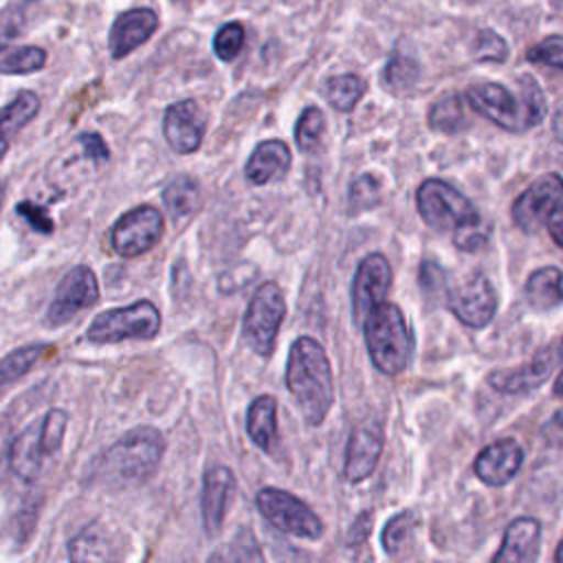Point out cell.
Listing matches in <instances>:
<instances>
[{
    "mask_svg": "<svg viewBox=\"0 0 563 563\" xmlns=\"http://www.w3.org/2000/svg\"><path fill=\"white\" fill-rule=\"evenodd\" d=\"M286 387L308 424H321L334 402L330 358L319 341L299 336L288 352Z\"/></svg>",
    "mask_w": 563,
    "mask_h": 563,
    "instance_id": "1",
    "label": "cell"
},
{
    "mask_svg": "<svg viewBox=\"0 0 563 563\" xmlns=\"http://www.w3.org/2000/svg\"><path fill=\"white\" fill-rule=\"evenodd\" d=\"M163 453L165 440L156 427H134L99 455L90 475L92 479L114 488L136 486L154 475Z\"/></svg>",
    "mask_w": 563,
    "mask_h": 563,
    "instance_id": "2",
    "label": "cell"
},
{
    "mask_svg": "<svg viewBox=\"0 0 563 563\" xmlns=\"http://www.w3.org/2000/svg\"><path fill=\"white\" fill-rule=\"evenodd\" d=\"M466 101L477 114L510 132L539 125L548 112L545 95L532 75L519 77V95H512L501 84L486 81L468 86Z\"/></svg>",
    "mask_w": 563,
    "mask_h": 563,
    "instance_id": "3",
    "label": "cell"
},
{
    "mask_svg": "<svg viewBox=\"0 0 563 563\" xmlns=\"http://www.w3.org/2000/svg\"><path fill=\"white\" fill-rule=\"evenodd\" d=\"M363 334L374 367L387 376L400 374L411 356V334L402 310L396 303L380 301L363 319Z\"/></svg>",
    "mask_w": 563,
    "mask_h": 563,
    "instance_id": "4",
    "label": "cell"
},
{
    "mask_svg": "<svg viewBox=\"0 0 563 563\" xmlns=\"http://www.w3.org/2000/svg\"><path fill=\"white\" fill-rule=\"evenodd\" d=\"M515 224L534 233L545 227L556 246H563V183L559 174H545L534 180L512 205Z\"/></svg>",
    "mask_w": 563,
    "mask_h": 563,
    "instance_id": "5",
    "label": "cell"
},
{
    "mask_svg": "<svg viewBox=\"0 0 563 563\" xmlns=\"http://www.w3.org/2000/svg\"><path fill=\"white\" fill-rule=\"evenodd\" d=\"M416 205L420 218L435 231L455 233L460 229L482 222V216L475 209V205L453 185L440 178H429L418 187Z\"/></svg>",
    "mask_w": 563,
    "mask_h": 563,
    "instance_id": "6",
    "label": "cell"
},
{
    "mask_svg": "<svg viewBox=\"0 0 563 563\" xmlns=\"http://www.w3.org/2000/svg\"><path fill=\"white\" fill-rule=\"evenodd\" d=\"M158 330V308L147 299H139L130 306L99 312L88 325L86 339L92 343H119L130 339H154Z\"/></svg>",
    "mask_w": 563,
    "mask_h": 563,
    "instance_id": "7",
    "label": "cell"
},
{
    "mask_svg": "<svg viewBox=\"0 0 563 563\" xmlns=\"http://www.w3.org/2000/svg\"><path fill=\"white\" fill-rule=\"evenodd\" d=\"M284 317H286V301H284L282 288L275 282H264L255 290L244 312L242 334L246 345L260 356H271L275 350L277 332Z\"/></svg>",
    "mask_w": 563,
    "mask_h": 563,
    "instance_id": "8",
    "label": "cell"
},
{
    "mask_svg": "<svg viewBox=\"0 0 563 563\" xmlns=\"http://www.w3.org/2000/svg\"><path fill=\"white\" fill-rule=\"evenodd\" d=\"M257 510L262 517L277 530L299 537V539H319L323 534V521L288 490L266 486L255 497Z\"/></svg>",
    "mask_w": 563,
    "mask_h": 563,
    "instance_id": "9",
    "label": "cell"
},
{
    "mask_svg": "<svg viewBox=\"0 0 563 563\" xmlns=\"http://www.w3.org/2000/svg\"><path fill=\"white\" fill-rule=\"evenodd\" d=\"M163 213L152 205H141L123 213L112 231L110 242L112 249L123 257H136L147 253L163 235Z\"/></svg>",
    "mask_w": 563,
    "mask_h": 563,
    "instance_id": "10",
    "label": "cell"
},
{
    "mask_svg": "<svg viewBox=\"0 0 563 563\" xmlns=\"http://www.w3.org/2000/svg\"><path fill=\"white\" fill-rule=\"evenodd\" d=\"M99 299V284L86 264H79L70 268L62 282L55 288L53 301L46 310V323L48 325H64L68 323L77 312L90 308Z\"/></svg>",
    "mask_w": 563,
    "mask_h": 563,
    "instance_id": "11",
    "label": "cell"
},
{
    "mask_svg": "<svg viewBox=\"0 0 563 563\" xmlns=\"http://www.w3.org/2000/svg\"><path fill=\"white\" fill-rule=\"evenodd\" d=\"M449 310L468 328H484L497 312V292L486 275L466 277L455 290L446 292Z\"/></svg>",
    "mask_w": 563,
    "mask_h": 563,
    "instance_id": "12",
    "label": "cell"
},
{
    "mask_svg": "<svg viewBox=\"0 0 563 563\" xmlns=\"http://www.w3.org/2000/svg\"><path fill=\"white\" fill-rule=\"evenodd\" d=\"M207 117L194 99L172 103L163 117V134L176 154H194L205 136Z\"/></svg>",
    "mask_w": 563,
    "mask_h": 563,
    "instance_id": "13",
    "label": "cell"
},
{
    "mask_svg": "<svg viewBox=\"0 0 563 563\" xmlns=\"http://www.w3.org/2000/svg\"><path fill=\"white\" fill-rule=\"evenodd\" d=\"M391 286V266L385 255L369 253L356 268L352 282V310L361 321L376 303L385 301Z\"/></svg>",
    "mask_w": 563,
    "mask_h": 563,
    "instance_id": "14",
    "label": "cell"
},
{
    "mask_svg": "<svg viewBox=\"0 0 563 563\" xmlns=\"http://www.w3.org/2000/svg\"><path fill=\"white\" fill-rule=\"evenodd\" d=\"M559 367V352L556 345L552 350H541L532 361L512 367V369H499L488 376V383L504 394H526L537 387H541L552 369Z\"/></svg>",
    "mask_w": 563,
    "mask_h": 563,
    "instance_id": "15",
    "label": "cell"
},
{
    "mask_svg": "<svg viewBox=\"0 0 563 563\" xmlns=\"http://www.w3.org/2000/svg\"><path fill=\"white\" fill-rule=\"evenodd\" d=\"M383 453V429L376 422H361L352 429L345 449V477L363 482L372 475Z\"/></svg>",
    "mask_w": 563,
    "mask_h": 563,
    "instance_id": "16",
    "label": "cell"
},
{
    "mask_svg": "<svg viewBox=\"0 0 563 563\" xmlns=\"http://www.w3.org/2000/svg\"><path fill=\"white\" fill-rule=\"evenodd\" d=\"M521 464H523V449L515 440L501 438L477 453L473 471L484 484L504 486L517 475Z\"/></svg>",
    "mask_w": 563,
    "mask_h": 563,
    "instance_id": "17",
    "label": "cell"
},
{
    "mask_svg": "<svg viewBox=\"0 0 563 563\" xmlns=\"http://www.w3.org/2000/svg\"><path fill=\"white\" fill-rule=\"evenodd\" d=\"M156 26H158V18L147 7H136L121 13L110 29V37H108L110 55L114 59L130 55L134 48H139L154 35Z\"/></svg>",
    "mask_w": 563,
    "mask_h": 563,
    "instance_id": "18",
    "label": "cell"
},
{
    "mask_svg": "<svg viewBox=\"0 0 563 563\" xmlns=\"http://www.w3.org/2000/svg\"><path fill=\"white\" fill-rule=\"evenodd\" d=\"M235 493V475L227 466H211L202 484V521L209 534H216L224 521L227 506Z\"/></svg>",
    "mask_w": 563,
    "mask_h": 563,
    "instance_id": "19",
    "label": "cell"
},
{
    "mask_svg": "<svg viewBox=\"0 0 563 563\" xmlns=\"http://www.w3.org/2000/svg\"><path fill=\"white\" fill-rule=\"evenodd\" d=\"M541 523L532 517H517L506 528L499 550L493 554L495 563H530L539 554Z\"/></svg>",
    "mask_w": 563,
    "mask_h": 563,
    "instance_id": "20",
    "label": "cell"
},
{
    "mask_svg": "<svg viewBox=\"0 0 563 563\" xmlns=\"http://www.w3.org/2000/svg\"><path fill=\"white\" fill-rule=\"evenodd\" d=\"M290 167V150L279 139L262 141L244 165V176L251 185H266L286 176Z\"/></svg>",
    "mask_w": 563,
    "mask_h": 563,
    "instance_id": "21",
    "label": "cell"
},
{
    "mask_svg": "<svg viewBox=\"0 0 563 563\" xmlns=\"http://www.w3.org/2000/svg\"><path fill=\"white\" fill-rule=\"evenodd\" d=\"M46 455L48 453L44 451L42 435H40V420H37L33 424H29L24 431H20L15 435V440L11 442L9 466L20 479L33 482V479H37Z\"/></svg>",
    "mask_w": 563,
    "mask_h": 563,
    "instance_id": "22",
    "label": "cell"
},
{
    "mask_svg": "<svg viewBox=\"0 0 563 563\" xmlns=\"http://www.w3.org/2000/svg\"><path fill=\"white\" fill-rule=\"evenodd\" d=\"M246 433L253 444L266 453H273L279 442L277 431V400L268 394L257 396L246 411Z\"/></svg>",
    "mask_w": 563,
    "mask_h": 563,
    "instance_id": "23",
    "label": "cell"
},
{
    "mask_svg": "<svg viewBox=\"0 0 563 563\" xmlns=\"http://www.w3.org/2000/svg\"><path fill=\"white\" fill-rule=\"evenodd\" d=\"M40 97L33 90H20L2 110H0V161L9 152L13 136L37 114Z\"/></svg>",
    "mask_w": 563,
    "mask_h": 563,
    "instance_id": "24",
    "label": "cell"
},
{
    "mask_svg": "<svg viewBox=\"0 0 563 563\" xmlns=\"http://www.w3.org/2000/svg\"><path fill=\"white\" fill-rule=\"evenodd\" d=\"M526 299L534 310H552L561 303V271L543 266L530 273L526 282Z\"/></svg>",
    "mask_w": 563,
    "mask_h": 563,
    "instance_id": "25",
    "label": "cell"
},
{
    "mask_svg": "<svg viewBox=\"0 0 563 563\" xmlns=\"http://www.w3.org/2000/svg\"><path fill=\"white\" fill-rule=\"evenodd\" d=\"M163 202L174 218H187L200 209L202 189L191 176H176L165 185Z\"/></svg>",
    "mask_w": 563,
    "mask_h": 563,
    "instance_id": "26",
    "label": "cell"
},
{
    "mask_svg": "<svg viewBox=\"0 0 563 563\" xmlns=\"http://www.w3.org/2000/svg\"><path fill=\"white\" fill-rule=\"evenodd\" d=\"M367 90V84L363 77L358 75H352V73H345V75H336V77H330L323 86V92H325V99L328 103L339 110V112H350L354 110V106L361 101V97L365 95Z\"/></svg>",
    "mask_w": 563,
    "mask_h": 563,
    "instance_id": "27",
    "label": "cell"
},
{
    "mask_svg": "<svg viewBox=\"0 0 563 563\" xmlns=\"http://www.w3.org/2000/svg\"><path fill=\"white\" fill-rule=\"evenodd\" d=\"M110 541L99 526H86L70 543L68 556L73 561H106L112 556Z\"/></svg>",
    "mask_w": 563,
    "mask_h": 563,
    "instance_id": "28",
    "label": "cell"
},
{
    "mask_svg": "<svg viewBox=\"0 0 563 563\" xmlns=\"http://www.w3.org/2000/svg\"><path fill=\"white\" fill-rule=\"evenodd\" d=\"M429 123L433 130L444 134H455L466 128V110L460 95H446L435 101L429 110Z\"/></svg>",
    "mask_w": 563,
    "mask_h": 563,
    "instance_id": "29",
    "label": "cell"
},
{
    "mask_svg": "<svg viewBox=\"0 0 563 563\" xmlns=\"http://www.w3.org/2000/svg\"><path fill=\"white\" fill-rule=\"evenodd\" d=\"M48 350V345L44 343H29L22 347H15L13 352L4 354L0 358V385H9L13 380H18L20 376H24Z\"/></svg>",
    "mask_w": 563,
    "mask_h": 563,
    "instance_id": "30",
    "label": "cell"
},
{
    "mask_svg": "<svg viewBox=\"0 0 563 563\" xmlns=\"http://www.w3.org/2000/svg\"><path fill=\"white\" fill-rule=\"evenodd\" d=\"M420 77V66L405 55H391L383 68V84L391 92H407L416 86Z\"/></svg>",
    "mask_w": 563,
    "mask_h": 563,
    "instance_id": "31",
    "label": "cell"
},
{
    "mask_svg": "<svg viewBox=\"0 0 563 563\" xmlns=\"http://www.w3.org/2000/svg\"><path fill=\"white\" fill-rule=\"evenodd\" d=\"M325 132V117L317 106H308L299 119H297V128H295V143L301 152H314L321 145Z\"/></svg>",
    "mask_w": 563,
    "mask_h": 563,
    "instance_id": "32",
    "label": "cell"
},
{
    "mask_svg": "<svg viewBox=\"0 0 563 563\" xmlns=\"http://www.w3.org/2000/svg\"><path fill=\"white\" fill-rule=\"evenodd\" d=\"M46 64V51L40 46H20L0 57L2 75H29Z\"/></svg>",
    "mask_w": 563,
    "mask_h": 563,
    "instance_id": "33",
    "label": "cell"
},
{
    "mask_svg": "<svg viewBox=\"0 0 563 563\" xmlns=\"http://www.w3.org/2000/svg\"><path fill=\"white\" fill-rule=\"evenodd\" d=\"M418 523V517L411 510H402L398 515H394L383 530V548L387 554H398L405 543L409 541L413 528Z\"/></svg>",
    "mask_w": 563,
    "mask_h": 563,
    "instance_id": "34",
    "label": "cell"
},
{
    "mask_svg": "<svg viewBox=\"0 0 563 563\" xmlns=\"http://www.w3.org/2000/svg\"><path fill=\"white\" fill-rule=\"evenodd\" d=\"M378 202H380V183L372 174L358 176L350 187V196H347L350 211L358 213L376 207Z\"/></svg>",
    "mask_w": 563,
    "mask_h": 563,
    "instance_id": "35",
    "label": "cell"
},
{
    "mask_svg": "<svg viewBox=\"0 0 563 563\" xmlns=\"http://www.w3.org/2000/svg\"><path fill=\"white\" fill-rule=\"evenodd\" d=\"M26 7L29 2H13L0 9V51L22 35L26 26Z\"/></svg>",
    "mask_w": 563,
    "mask_h": 563,
    "instance_id": "36",
    "label": "cell"
},
{
    "mask_svg": "<svg viewBox=\"0 0 563 563\" xmlns=\"http://www.w3.org/2000/svg\"><path fill=\"white\" fill-rule=\"evenodd\" d=\"M508 53H510L508 44L499 33H495L490 29H482L477 33L475 46H473V57L477 62H497V64H501V62L508 59Z\"/></svg>",
    "mask_w": 563,
    "mask_h": 563,
    "instance_id": "37",
    "label": "cell"
},
{
    "mask_svg": "<svg viewBox=\"0 0 563 563\" xmlns=\"http://www.w3.org/2000/svg\"><path fill=\"white\" fill-rule=\"evenodd\" d=\"M66 424H68V413L62 409H51L42 420H40V435H42V444L44 451L48 455L57 453L66 433Z\"/></svg>",
    "mask_w": 563,
    "mask_h": 563,
    "instance_id": "38",
    "label": "cell"
},
{
    "mask_svg": "<svg viewBox=\"0 0 563 563\" xmlns=\"http://www.w3.org/2000/svg\"><path fill=\"white\" fill-rule=\"evenodd\" d=\"M242 44H244V26L240 22H229L216 33L213 53L222 62H231L242 51Z\"/></svg>",
    "mask_w": 563,
    "mask_h": 563,
    "instance_id": "39",
    "label": "cell"
},
{
    "mask_svg": "<svg viewBox=\"0 0 563 563\" xmlns=\"http://www.w3.org/2000/svg\"><path fill=\"white\" fill-rule=\"evenodd\" d=\"M526 57L532 64H545V66H552V68H561L563 66V40H561V35L545 37L543 42L532 46L526 53Z\"/></svg>",
    "mask_w": 563,
    "mask_h": 563,
    "instance_id": "40",
    "label": "cell"
},
{
    "mask_svg": "<svg viewBox=\"0 0 563 563\" xmlns=\"http://www.w3.org/2000/svg\"><path fill=\"white\" fill-rule=\"evenodd\" d=\"M418 279H420V288L429 299H446V292H449L446 275L435 262H422Z\"/></svg>",
    "mask_w": 563,
    "mask_h": 563,
    "instance_id": "41",
    "label": "cell"
},
{
    "mask_svg": "<svg viewBox=\"0 0 563 563\" xmlns=\"http://www.w3.org/2000/svg\"><path fill=\"white\" fill-rule=\"evenodd\" d=\"M15 211H18V216L20 218H24L26 220V224L33 229V231H37V233H53V229H55V224H53V220H51V216L46 213V209L44 207H40V205H35V202H31V200H22V202H18V207H15Z\"/></svg>",
    "mask_w": 563,
    "mask_h": 563,
    "instance_id": "42",
    "label": "cell"
},
{
    "mask_svg": "<svg viewBox=\"0 0 563 563\" xmlns=\"http://www.w3.org/2000/svg\"><path fill=\"white\" fill-rule=\"evenodd\" d=\"M453 242H455V246H457L460 251L473 253V251L486 246V242H488V224L482 220V222H477V224H471V227H466V229H460V231L453 233Z\"/></svg>",
    "mask_w": 563,
    "mask_h": 563,
    "instance_id": "43",
    "label": "cell"
},
{
    "mask_svg": "<svg viewBox=\"0 0 563 563\" xmlns=\"http://www.w3.org/2000/svg\"><path fill=\"white\" fill-rule=\"evenodd\" d=\"M81 152H84V158L92 161V163H106L108 156H110V150L106 145V141L97 134V132H84L79 134L77 139Z\"/></svg>",
    "mask_w": 563,
    "mask_h": 563,
    "instance_id": "44",
    "label": "cell"
},
{
    "mask_svg": "<svg viewBox=\"0 0 563 563\" xmlns=\"http://www.w3.org/2000/svg\"><path fill=\"white\" fill-rule=\"evenodd\" d=\"M372 532V512H361L356 517V521L352 523V530H350V543H363L367 539V534Z\"/></svg>",
    "mask_w": 563,
    "mask_h": 563,
    "instance_id": "45",
    "label": "cell"
},
{
    "mask_svg": "<svg viewBox=\"0 0 563 563\" xmlns=\"http://www.w3.org/2000/svg\"><path fill=\"white\" fill-rule=\"evenodd\" d=\"M2 198H4V183L0 180V205H2Z\"/></svg>",
    "mask_w": 563,
    "mask_h": 563,
    "instance_id": "46",
    "label": "cell"
}]
</instances>
